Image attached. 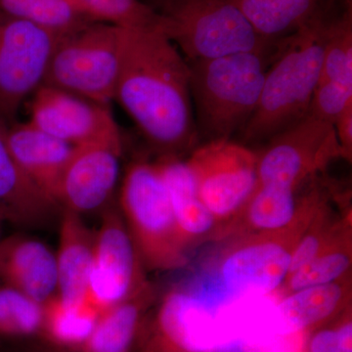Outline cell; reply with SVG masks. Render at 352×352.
<instances>
[{
    "instance_id": "cell-1",
    "label": "cell",
    "mask_w": 352,
    "mask_h": 352,
    "mask_svg": "<svg viewBox=\"0 0 352 352\" xmlns=\"http://www.w3.org/2000/svg\"><path fill=\"white\" fill-rule=\"evenodd\" d=\"M115 100L162 157L196 147L189 63L161 30L126 28Z\"/></svg>"
},
{
    "instance_id": "cell-2",
    "label": "cell",
    "mask_w": 352,
    "mask_h": 352,
    "mask_svg": "<svg viewBox=\"0 0 352 352\" xmlns=\"http://www.w3.org/2000/svg\"><path fill=\"white\" fill-rule=\"evenodd\" d=\"M330 20L317 8L282 41L276 61L266 71L258 108L243 129L248 141L272 138L307 115L320 80Z\"/></svg>"
},
{
    "instance_id": "cell-3",
    "label": "cell",
    "mask_w": 352,
    "mask_h": 352,
    "mask_svg": "<svg viewBox=\"0 0 352 352\" xmlns=\"http://www.w3.org/2000/svg\"><path fill=\"white\" fill-rule=\"evenodd\" d=\"M329 198L319 183L309 187V201L293 226L272 233L232 238L210 264L207 278L212 292L220 296H243L277 293L288 277L292 256L312 217Z\"/></svg>"
},
{
    "instance_id": "cell-4",
    "label": "cell",
    "mask_w": 352,
    "mask_h": 352,
    "mask_svg": "<svg viewBox=\"0 0 352 352\" xmlns=\"http://www.w3.org/2000/svg\"><path fill=\"white\" fill-rule=\"evenodd\" d=\"M266 52L188 62L192 100L201 131L210 140L230 138L254 115L268 69Z\"/></svg>"
},
{
    "instance_id": "cell-5",
    "label": "cell",
    "mask_w": 352,
    "mask_h": 352,
    "mask_svg": "<svg viewBox=\"0 0 352 352\" xmlns=\"http://www.w3.org/2000/svg\"><path fill=\"white\" fill-rule=\"evenodd\" d=\"M126 29L90 22L60 38L43 85L109 106L115 100Z\"/></svg>"
},
{
    "instance_id": "cell-6",
    "label": "cell",
    "mask_w": 352,
    "mask_h": 352,
    "mask_svg": "<svg viewBox=\"0 0 352 352\" xmlns=\"http://www.w3.org/2000/svg\"><path fill=\"white\" fill-rule=\"evenodd\" d=\"M120 208L143 265L170 270L186 263L189 247L178 229L156 164L136 162L127 168Z\"/></svg>"
},
{
    "instance_id": "cell-7",
    "label": "cell",
    "mask_w": 352,
    "mask_h": 352,
    "mask_svg": "<svg viewBox=\"0 0 352 352\" xmlns=\"http://www.w3.org/2000/svg\"><path fill=\"white\" fill-rule=\"evenodd\" d=\"M157 12L161 31L188 62L265 51L274 43L252 29L232 0H164Z\"/></svg>"
},
{
    "instance_id": "cell-8",
    "label": "cell",
    "mask_w": 352,
    "mask_h": 352,
    "mask_svg": "<svg viewBox=\"0 0 352 352\" xmlns=\"http://www.w3.org/2000/svg\"><path fill=\"white\" fill-rule=\"evenodd\" d=\"M258 154L230 138L194 148L186 164L199 197L217 220L220 232L239 215L258 186Z\"/></svg>"
},
{
    "instance_id": "cell-9",
    "label": "cell",
    "mask_w": 352,
    "mask_h": 352,
    "mask_svg": "<svg viewBox=\"0 0 352 352\" xmlns=\"http://www.w3.org/2000/svg\"><path fill=\"white\" fill-rule=\"evenodd\" d=\"M258 154V185L298 191L333 160L344 157L333 124L307 115L271 138Z\"/></svg>"
},
{
    "instance_id": "cell-10",
    "label": "cell",
    "mask_w": 352,
    "mask_h": 352,
    "mask_svg": "<svg viewBox=\"0 0 352 352\" xmlns=\"http://www.w3.org/2000/svg\"><path fill=\"white\" fill-rule=\"evenodd\" d=\"M60 36L0 10V119L12 122L41 85Z\"/></svg>"
},
{
    "instance_id": "cell-11",
    "label": "cell",
    "mask_w": 352,
    "mask_h": 352,
    "mask_svg": "<svg viewBox=\"0 0 352 352\" xmlns=\"http://www.w3.org/2000/svg\"><path fill=\"white\" fill-rule=\"evenodd\" d=\"M143 267L122 214L108 208L94 234L87 300L102 312L131 298L148 284Z\"/></svg>"
},
{
    "instance_id": "cell-12",
    "label": "cell",
    "mask_w": 352,
    "mask_h": 352,
    "mask_svg": "<svg viewBox=\"0 0 352 352\" xmlns=\"http://www.w3.org/2000/svg\"><path fill=\"white\" fill-rule=\"evenodd\" d=\"M30 116L34 126L75 147L120 138L109 106L48 85L32 95Z\"/></svg>"
},
{
    "instance_id": "cell-13",
    "label": "cell",
    "mask_w": 352,
    "mask_h": 352,
    "mask_svg": "<svg viewBox=\"0 0 352 352\" xmlns=\"http://www.w3.org/2000/svg\"><path fill=\"white\" fill-rule=\"evenodd\" d=\"M120 138L76 146L63 171L57 204L82 215L103 207L120 175Z\"/></svg>"
},
{
    "instance_id": "cell-14",
    "label": "cell",
    "mask_w": 352,
    "mask_h": 352,
    "mask_svg": "<svg viewBox=\"0 0 352 352\" xmlns=\"http://www.w3.org/2000/svg\"><path fill=\"white\" fill-rule=\"evenodd\" d=\"M7 140L25 175L58 205L60 179L75 146L53 138L30 122L8 126Z\"/></svg>"
},
{
    "instance_id": "cell-15",
    "label": "cell",
    "mask_w": 352,
    "mask_h": 352,
    "mask_svg": "<svg viewBox=\"0 0 352 352\" xmlns=\"http://www.w3.org/2000/svg\"><path fill=\"white\" fill-rule=\"evenodd\" d=\"M0 281L43 305L57 294L56 256L24 236L0 240Z\"/></svg>"
},
{
    "instance_id": "cell-16",
    "label": "cell",
    "mask_w": 352,
    "mask_h": 352,
    "mask_svg": "<svg viewBox=\"0 0 352 352\" xmlns=\"http://www.w3.org/2000/svg\"><path fill=\"white\" fill-rule=\"evenodd\" d=\"M309 201V189L302 195L279 185H258L242 212L220 232L217 239L284 230L300 219Z\"/></svg>"
},
{
    "instance_id": "cell-17",
    "label": "cell",
    "mask_w": 352,
    "mask_h": 352,
    "mask_svg": "<svg viewBox=\"0 0 352 352\" xmlns=\"http://www.w3.org/2000/svg\"><path fill=\"white\" fill-rule=\"evenodd\" d=\"M156 164L170 198L176 223L188 247L201 240L217 238L219 226L199 197L195 180L186 162L164 156Z\"/></svg>"
},
{
    "instance_id": "cell-18",
    "label": "cell",
    "mask_w": 352,
    "mask_h": 352,
    "mask_svg": "<svg viewBox=\"0 0 352 352\" xmlns=\"http://www.w3.org/2000/svg\"><path fill=\"white\" fill-rule=\"evenodd\" d=\"M7 124L0 119V214L15 223L38 226L50 219L58 205L18 166L7 140Z\"/></svg>"
},
{
    "instance_id": "cell-19",
    "label": "cell",
    "mask_w": 352,
    "mask_h": 352,
    "mask_svg": "<svg viewBox=\"0 0 352 352\" xmlns=\"http://www.w3.org/2000/svg\"><path fill=\"white\" fill-rule=\"evenodd\" d=\"M351 274L333 283L308 287L280 298L278 314L289 331L305 332L327 325L351 307Z\"/></svg>"
},
{
    "instance_id": "cell-20",
    "label": "cell",
    "mask_w": 352,
    "mask_h": 352,
    "mask_svg": "<svg viewBox=\"0 0 352 352\" xmlns=\"http://www.w3.org/2000/svg\"><path fill=\"white\" fill-rule=\"evenodd\" d=\"M155 294L148 283L131 298L100 314L88 339L76 352H131L140 339Z\"/></svg>"
},
{
    "instance_id": "cell-21",
    "label": "cell",
    "mask_w": 352,
    "mask_h": 352,
    "mask_svg": "<svg viewBox=\"0 0 352 352\" xmlns=\"http://www.w3.org/2000/svg\"><path fill=\"white\" fill-rule=\"evenodd\" d=\"M94 234L82 215L64 208L56 256L57 295L66 302L87 298L94 254Z\"/></svg>"
},
{
    "instance_id": "cell-22",
    "label": "cell",
    "mask_w": 352,
    "mask_h": 352,
    "mask_svg": "<svg viewBox=\"0 0 352 352\" xmlns=\"http://www.w3.org/2000/svg\"><path fill=\"white\" fill-rule=\"evenodd\" d=\"M41 333L46 342L76 351L92 333L101 312L88 302H66L57 294L43 303Z\"/></svg>"
},
{
    "instance_id": "cell-23",
    "label": "cell",
    "mask_w": 352,
    "mask_h": 352,
    "mask_svg": "<svg viewBox=\"0 0 352 352\" xmlns=\"http://www.w3.org/2000/svg\"><path fill=\"white\" fill-rule=\"evenodd\" d=\"M261 38L289 36L318 8L319 0H232Z\"/></svg>"
},
{
    "instance_id": "cell-24",
    "label": "cell",
    "mask_w": 352,
    "mask_h": 352,
    "mask_svg": "<svg viewBox=\"0 0 352 352\" xmlns=\"http://www.w3.org/2000/svg\"><path fill=\"white\" fill-rule=\"evenodd\" d=\"M351 227L347 226L315 258L287 277L278 289L280 298L308 287L333 283L351 274Z\"/></svg>"
},
{
    "instance_id": "cell-25",
    "label": "cell",
    "mask_w": 352,
    "mask_h": 352,
    "mask_svg": "<svg viewBox=\"0 0 352 352\" xmlns=\"http://www.w3.org/2000/svg\"><path fill=\"white\" fill-rule=\"evenodd\" d=\"M0 10L60 38L92 22L76 10L68 0H0Z\"/></svg>"
},
{
    "instance_id": "cell-26",
    "label": "cell",
    "mask_w": 352,
    "mask_h": 352,
    "mask_svg": "<svg viewBox=\"0 0 352 352\" xmlns=\"http://www.w3.org/2000/svg\"><path fill=\"white\" fill-rule=\"evenodd\" d=\"M92 22L108 23L129 29H161L162 18L140 0H68Z\"/></svg>"
},
{
    "instance_id": "cell-27",
    "label": "cell",
    "mask_w": 352,
    "mask_h": 352,
    "mask_svg": "<svg viewBox=\"0 0 352 352\" xmlns=\"http://www.w3.org/2000/svg\"><path fill=\"white\" fill-rule=\"evenodd\" d=\"M320 80L352 87V11L347 7L329 23Z\"/></svg>"
},
{
    "instance_id": "cell-28",
    "label": "cell",
    "mask_w": 352,
    "mask_h": 352,
    "mask_svg": "<svg viewBox=\"0 0 352 352\" xmlns=\"http://www.w3.org/2000/svg\"><path fill=\"white\" fill-rule=\"evenodd\" d=\"M43 305L18 289L0 284V336L27 337L41 332Z\"/></svg>"
},
{
    "instance_id": "cell-29",
    "label": "cell",
    "mask_w": 352,
    "mask_h": 352,
    "mask_svg": "<svg viewBox=\"0 0 352 352\" xmlns=\"http://www.w3.org/2000/svg\"><path fill=\"white\" fill-rule=\"evenodd\" d=\"M351 105L352 87L329 80H319L307 115L333 124L346 109Z\"/></svg>"
},
{
    "instance_id": "cell-30",
    "label": "cell",
    "mask_w": 352,
    "mask_h": 352,
    "mask_svg": "<svg viewBox=\"0 0 352 352\" xmlns=\"http://www.w3.org/2000/svg\"><path fill=\"white\" fill-rule=\"evenodd\" d=\"M346 312L327 325L322 326L308 333L303 352H337L339 349L342 320Z\"/></svg>"
},
{
    "instance_id": "cell-31",
    "label": "cell",
    "mask_w": 352,
    "mask_h": 352,
    "mask_svg": "<svg viewBox=\"0 0 352 352\" xmlns=\"http://www.w3.org/2000/svg\"><path fill=\"white\" fill-rule=\"evenodd\" d=\"M338 141L344 159L351 161L352 156V105L346 109L333 124Z\"/></svg>"
},
{
    "instance_id": "cell-32",
    "label": "cell",
    "mask_w": 352,
    "mask_h": 352,
    "mask_svg": "<svg viewBox=\"0 0 352 352\" xmlns=\"http://www.w3.org/2000/svg\"><path fill=\"white\" fill-rule=\"evenodd\" d=\"M337 352H352L351 308L347 310L342 320L339 349Z\"/></svg>"
},
{
    "instance_id": "cell-33",
    "label": "cell",
    "mask_w": 352,
    "mask_h": 352,
    "mask_svg": "<svg viewBox=\"0 0 352 352\" xmlns=\"http://www.w3.org/2000/svg\"><path fill=\"white\" fill-rule=\"evenodd\" d=\"M31 352H76L75 351H71V349H62V347H58L52 346V344H41V346H36L32 349Z\"/></svg>"
},
{
    "instance_id": "cell-34",
    "label": "cell",
    "mask_w": 352,
    "mask_h": 352,
    "mask_svg": "<svg viewBox=\"0 0 352 352\" xmlns=\"http://www.w3.org/2000/svg\"><path fill=\"white\" fill-rule=\"evenodd\" d=\"M2 220H3V217H2V215L0 214V226H1ZM0 240H1V236H0Z\"/></svg>"
}]
</instances>
